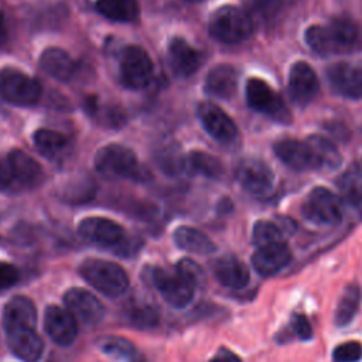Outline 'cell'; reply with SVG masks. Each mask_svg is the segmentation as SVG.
Instances as JSON below:
<instances>
[{"mask_svg": "<svg viewBox=\"0 0 362 362\" xmlns=\"http://www.w3.org/2000/svg\"><path fill=\"white\" fill-rule=\"evenodd\" d=\"M151 284L173 307L188 305L202 279L201 267L191 259H181L173 267L154 266L148 272Z\"/></svg>", "mask_w": 362, "mask_h": 362, "instance_id": "cell-1", "label": "cell"}, {"mask_svg": "<svg viewBox=\"0 0 362 362\" xmlns=\"http://www.w3.org/2000/svg\"><path fill=\"white\" fill-rule=\"evenodd\" d=\"M304 37L307 45L324 57L348 54L362 48V27L345 17L332 18L327 24L310 25Z\"/></svg>", "mask_w": 362, "mask_h": 362, "instance_id": "cell-2", "label": "cell"}, {"mask_svg": "<svg viewBox=\"0 0 362 362\" xmlns=\"http://www.w3.org/2000/svg\"><path fill=\"white\" fill-rule=\"evenodd\" d=\"M78 272L86 283L106 297H119L129 287L126 270L115 262L89 257L79 264Z\"/></svg>", "mask_w": 362, "mask_h": 362, "instance_id": "cell-3", "label": "cell"}, {"mask_svg": "<svg viewBox=\"0 0 362 362\" xmlns=\"http://www.w3.org/2000/svg\"><path fill=\"white\" fill-rule=\"evenodd\" d=\"M209 34L226 44H236L246 40L253 31L250 16L238 6H222L216 8L208 21Z\"/></svg>", "mask_w": 362, "mask_h": 362, "instance_id": "cell-4", "label": "cell"}, {"mask_svg": "<svg viewBox=\"0 0 362 362\" xmlns=\"http://www.w3.org/2000/svg\"><path fill=\"white\" fill-rule=\"evenodd\" d=\"M303 216L315 225H337L342 219V199L324 187L313 188L301 205Z\"/></svg>", "mask_w": 362, "mask_h": 362, "instance_id": "cell-5", "label": "cell"}, {"mask_svg": "<svg viewBox=\"0 0 362 362\" xmlns=\"http://www.w3.org/2000/svg\"><path fill=\"white\" fill-rule=\"evenodd\" d=\"M0 96L18 106H31L40 100L41 85L33 76L16 68L0 69Z\"/></svg>", "mask_w": 362, "mask_h": 362, "instance_id": "cell-6", "label": "cell"}, {"mask_svg": "<svg viewBox=\"0 0 362 362\" xmlns=\"http://www.w3.org/2000/svg\"><path fill=\"white\" fill-rule=\"evenodd\" d=\"M95 168L109 178H130L139 173L134 153L122 144L102 147L95 156Z\"/></svg>", "mask_w": 362, "mask_h": 362, "instance_id": "cell-7", "label": "cell"}, {"mask_svg": "<svg viewBox=\"0 0 362 362\" xmlns=\"http://www.w3.org/2000/svg\"><path fill=\"white\" fill-rule=\"evenodd\" d=\"M246 100L247 105L256 112H260L281 123L290 122V112L280 95L263 79L250 78L246 82Z\"/></svg>", "mask_w": 362, "mask_h": 362, "instance_id": "cell-8", "label": "cell"}, {"mask_svg": "<svg viewBox=\"0 0 362 362\" xmlns=\"http://www.w3.org/2000/svg\"><path fill=\"white\" fill-rule=\"evenodd\" d=\"M120 76L130 89H141L153 76V62L140 45H127L120 54Z\"/></svg>", "mask_w": 362, "mask_h": 362, "instance_id": "cell-9", "label": "cell"}, {"mask_svg": "<svg viewBox=\"0 0 362 362\" xmlns=\"http://www.w3.org/2000/svg\"><path fill=\"white\" fill-rule=\"evenodd\" d=\"M235 178L243 189L253 195H266L272 191L274 175L270 167L257 158H243L235 168Z\"/></svg>", "mask_w": 362, "mask_h": 362, "instance_id": "cell-10", "label": "cell"}, {"mask_svg": "<svg viewBox=\"0 0 362 362\" xmlns=\"http://www.w3.org/2000/svg\"><path fill=\"white\" fill-rule=\"evenodd\" d=\"M65 307L72 315L86 325H95L105 317V307L102 301L90 291L82 287H72L64 294Z\"/></svg>", "mask_w": 362, "mask_h": 362, "instance_id": "cell-11", "label": "cell"}, {"mask_svg": "<svg viewBox=\"0 0 362 362\" xmlns=\"http://www.w3.org/2000/svg\"><path fill=\"white\" fill-rule=\"evenodd\" d=\"M44 329L55 344L68 346L75 341L78 334L76 318L66 307L48 305L44 313Z\"/></svg>", "mask_w": 362, "mask_h": 362, "instance_id": "cell-12", "label": "cell"}, {"mask_svg": "<svg viewBox=\"0 0 362 362\" xmlns=\"http://www.w3.org/2000/svg\"><path fill=\"white\" fill-rule=\"evenodd\" d=\"M293 259L291 250L283 240L259 246L252 255L253 269L263 277H270L286 269Z\"/></svg>", "mask_w": 362, "mask_h": 362, "instance_id": "cell-13", "label": "cell"}, {"mask_svg": "<svg viewBox=\"0 0 362 362\" xmlns=\"http://www.w3.org/2000/svg\"><path fill=\"white\" fill-rule=\"evenodd\" d=\"M331 88L348 99L362 98V64L338 62L327 69Z\"/></svg>", "mask_w": 362, "mask_h": 362, "instance_id": "cell-14", "label": "cell"}, {"mask_svg": "<svg viewBox=\"0 0 362 362\" xmlns=\"http://www.w3.org/2000/svg\"><path fill=\"white\" fill-rule=\"evenodd\" d=\"M204 129L219 143H232L238 136V127L233 120L215 103L202 102L197 109Z\"/></svg>", "mask_w": 362, "mask_h": 362, "instance_id": "cell-15", "label": "cell"}, {"mask_svg": "<svg viewBox=\"0 0 362 362\" xmlns=\"http://www.w3.org/2000/svg\"><path fill=\"white\" fill-rule=\"evenodd\" d=\"M10 351L24 362H37L44 352V341L35 327L4 329Z\"/></svg>", "mask_w": 362, "mask_h": 362, "instance_id": "cell-16", "label": "cell"}, {"mask_svg": "<svg viewBox=\"0 0 362 362\" xmlns=\"http://www.w3.org/2000/svg\"><path fill=\"white\" fill-rule=\"evenodd\" d=\"M79 235L99 246H116L124 239V229L112 219L102 216H89L79 222Z\"/></svg>", "mask_w": 362, "mask_h": 362, "instance_id": "cell-17", "label": "cell"}, {"mask_svg": "<svg viewBox=\"0 0 362 362\" xmlns=\"http://www.w3.org/2000/svg\"><path fill=\"white\" fill-rule=\"evenodd\" d=\"M318 79L310 64L297 61L288 75V95L298 106L308 105L318 92Z\"/></svg>", "mask_w": 362, "mask_h": 362, "instance_id": "cell-18", "label": "cell"}, {"mask_svg": "<svg viewBox=\"0 0 362 362\" xmlns=\"http://www.w3.org/2000/svg\"><path fill=\"white\" fill-rule=\"evenodd\" d=\"M212 273L221 286L230 290H240L246 287L250 280L247 266L232 255L216 259L212 264Z\"/></svg>", "mask_w": 362, "mask_h": 362, "instance_id": "cell-19", "label": "cell"}, {"mask_svg": "<svg viewBox=\"0 0 362 362\" xmlns=\"http://www.w3.org/2000/svg\"><path fill=\"white\" fill-rule=\"evenodd\" d=\"M170 66L178 76H191L202 64V54L182 38H173L168 44Z\"/></svg>", "mask_w": 362, "mask_h": 362, "instance_id": "cell-20", "label": "cell"}, {"mask_svg": "<svg viewBox=\"0 0 362 362\" xmlns=\"http://www.w3.org/2000/svg\"><path fill=\"white\" fill-rule=\"evenodd\" d=\"M273 150L277 158L293 170H314L313 156L305 140L281 139L273 144Z\"/></svg>", "mask_w": 362, "mask_h": 362, "instance_id": "cell-21", "label": "cell"}, {"mask_svg": "<svg viewBox=\"0 0 362 362\" xmlns=\"http://www.w3.org/2000/svg\"><path fill=\"white\" fill-rule=\"evenodd\" d=\"M3 327H37V308L33 300L27 296L11 297L3 308Z\"/></svg>", "mask_w": 362, "mask_h": 362, "instance_id": "cell-22", "label": "cell"}, {"mask_svg": "<svg viewBox=\"0 0 362 362\" xmlns=\"http://www.w3.org/2000/svg\"><path fill=\"white\" fill-rule=\"evenodd\" d=\"M7 157L10 160L18 189L37 187L42 181L44 171L31 156L21 150H11Z\"/></svg>", "mask_w": 362, "mask_h": 362, "instance_id": "cell-23", "label": "cell"}, {"mask_svg": "<svg viewBox=\"0 0 362 362\" xmlns=\"http://www.w3.org/2000/svg\"><path fill=\"white\" fill-rule=\"evenodd\" d=\"M238 88V72L232 65L221 64L214 66L205 78V92L214 98L229 99Z\"/></svg>", "mask_w": 362, "mask_h": 362, "instance_id": "cell-24", "label": "cell"}, {"mask_svg": "<svg viewBox=\"0 0 362 362\" xmlns=\"http://www.w3.org/2000/svg\"><path fill=\"white\" fill-rule=\"evenodd\" d=\"M305 143L313 156L314 170L332 171L342 163V156L331 140L318 134H313L305 139Z\"/></svg>", "mask_w": 362, "mask_h": 362, "instance_id": "cell-25", "label": "cell"}, {"mask_svg": "<svg viewBox=\"0 0 362 362\" xmlns=\"http://www.w3.org/2000/svg\"><path fill=\"white\" fill-rule=\"evenodd\" d=\"M41 69L58 81L69 79L75 72V62L71 55L57 47L47 48L40 57Z\"/></svg>", "mask_w": 362, "mask_h": 362, "instance_id": "cell-26", "label": "cell"}, {"mask_svg": "<svg viewBox=\"0 0 362 362\" xmlns=\"http://www.w3.org/2000/svg\"><path fill=\"white\" fill-rule=\"evenodd\" d=\"M175 245L194 255H211L216 250L215 243L201 230L191 226H180L174 230Z\"/></svg>", "mask_w": 362, "mask_h": 362, "instance_id": "cell-27", "label": "cell"}, {"mask_svg": "<svg viewBox=\"0 0 362 362\" xmlns=\"http://www.w3.org/2000/svg\"><path fill=\"white\" fill-rule=\"evenodd\" d=\"M361 301H362L361 287L355 283H349L344 288V291L339 297V301L337 304V308L334 313L335 325L342 328V327H346L349 322H352V320L355 318V315L359 311Z\"/></svg>", "mask_w": 362, "mask_h": 362, "instance_id": "cell-28", "label": "cell"}, {"mask_svg": "<svg viewBox=\"0 0 362 362\" xmlns=\"http://www.w3.org/2000/svg\"><path fill=\"white\" fill-rule=\"evenodd\" d=\"M337 185L341 199L354 206L362 204V168L358 164H351L339 175Z\"/></svg>", "mask_w": 362, "mask_h": 362, "instance_id": "cell-29", "label": "cell"}, {"mask_svg": "<svg viewBox=\"0 0 362 362\" xmlns=\"http://www.w3.org/2000/svg\"><path fill=\"white\" fill-rule=\"evenodd\" d=\"M98 346L103 354L122 362H144V358L139 349L123 337H103L98 342Z\"/></svg>", "mask_w": 362, "mask_h": 362, "instance_id": "cell-30", "label": "cell"}, {"mask_svg": "<svg viewBox=\"0 0 362 362\" xmlns=\"http://www.w3.org/2000/svg\"><path fill=\"white\" fill-rule=\"evenodd\" d=\"M96 10L115 21H133L139 16L137 0H96Z\"/></svg>", "mask_w": 362, "mask_h": 362, "instance_id": "cell-31", "label": "cell"}, {"mask_svg": "<svg viewBox=\"0 0 362 362\" xmlns=\"http://www.w3.org/2000/svg\"><path fill=\"white\" fill-rule=\"evenodd\" d=\"M34 144L42 156L48 158H59L66 150L68 140L55 130L38 129L34 133Z\"/></svg>", "mask_w": 362, "mask_h": 362, "instance_id": "cell-32", "label": "cell"}, {"mask_svg": "<svg viewBox=\"0 0 362 362\" xmlns=\"http://www.w3.org/2000/svg\"><path fill=\"white\" fill-rule=\"evenodd\" d=\"M185 168L209 178H219L223 173L221 161L204 151H192L185 160Z\"/></svg>", "mask_w": 362, "mask_h": 362, "instance_id": "cell-33", "label": "cell"}, {"mask_svg": "<svg viewBox=\"0 0 362 362\" xmlns=\"http://www.w3.org/2000/svg\"><path fill=\"white\" fill-rule=\"evenodd\" d=\"M126 317L130 324L139 327V328H153L160 321L158 310L151 304H132L127 308Z\"/></svg>", "mask_w": 362, "mask_h": 362, "instance_id": "cell-34", "label": "cell"}, {"mask_svg": "<svg viewBox=\"0 0 362 362\" xmlns=\"http://www.w3.org/2000/svg\"><path fill=\"white\" fill-rule=\"evenodd\" d=\"M284 230L281 225L277 222L272 221H257L253 225L252 230V242L259 247L272 242H279L283 240Z\"/></svg>", "mask_w": 362, "mask_h": 362, "instance_id": "cell-35", "label": "cell"}, {"mask_svg": "<svg viewBox=\"0 0 362 362\" xmlns=\"http://www.w3.org/2000/svg\"><path fill=\"white\" fill-rule=\"evenodd\" d=\"M362 359V344L359 341H346L332 351L334 362H359Z\"/></svg>", "mask_w": 362, "mask_h": 362, "instance_id": "cell-36", "label": "cell"}, {"mask_svg": "<svg viewBox=\"0 0 362 362\" xmlns=\"http://www.w3.org/2000/svg\"><path fill=\"white\" fill-rule=\"evenodd\" d=\"M253 11L263 20V21H272L274 17L279 16L283 0H252Z\"/></svg>", "mask_w": 362, "mask_h": 362, "instance_id": "cell-37", "label": "cell"}, {"mask_svg": "<svg viewBox=\"0 0 362 362\" xmlns=\"http://www.w3.org/2000/svg\"><path fill=\"white\" fill-rule=\"evenodd\" d=\"M290 329L301 341H308L313 338V325L304 314H294L291 317Z\"/></svg>", "mask_w": 362, "mask_h": 362, "instance_id": "cell-38", "label": "cell"}, {"mask_svg": "<svg viewBox=\"0 0 362 362\" xmlns=\"http://www.w3.org/2000/svg\"><path fill=\"white\" fill-rule=\"evenodd\" d=\"M0 189L1 191H18L14 173L7 156L0 157Z\"/></svg>", "mask_w": 362, "mask_h": 362, "instance_id": "cell-39", "label": "cell"}, {"mask_svg": "<svg viewBox=\"0 0 362 362\" xmlns=\"http://www.w3.org/2000/svg\"><path fill=\"white\" fill-rule=\"evenodd\" d=\"M20 277L18 269L7 262H0V291L13 287Z\"/></svg>", "mask_w": 362, "mask_h": 362, "instance_id": "cell-40", "label": "cell"}, {"mask_svg": "<svg viewBox=\"0 0 362 362\" xmlns=\"http://www.w3.org/2000/svg\"><path fill=\"white\" fill-rule=\"evenodd\" d=\"M209 362H242V359L228 348H219Z\"/></svg>", "mask_w": 362, "mask_h": 362, "instance_id": "cell-41", "label": "cell"}, {"mask_svg": "<svg viewBox=\"0 0 362 362\" xmlns=\"http://www.w3.org/2000/svg\"><path fill=\"white\" fill-rule=\"evenodd\" d=\"M6 35H7V25H6V20H4L3 13H0V42L4 41Z\"/></svg>", "mask_w": 362, "mask_h": 362, "instance_id": "cell-42", "label": "cell"}, {"mask_svg": "<svg viewBox=\"0 0 362 362\" xmlns=\"http://www.w3.org/2000/svg\"><path fill=\"white\" fill-rule=\"evenodd\" d=\"M189 1H199V0H189Z\"/></svg>", "mask_w": 362, "mask_h": 362, "instance_id": "cell-43", "label": "cell"}]
</instances>
